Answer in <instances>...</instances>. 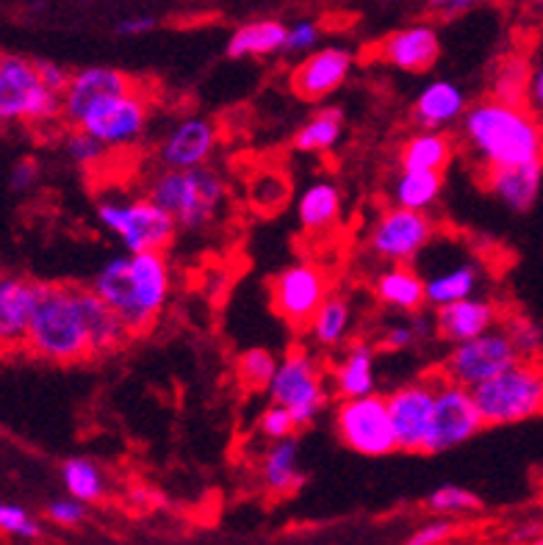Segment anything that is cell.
<instances>
[{
	"label": "cell",
	"instance_id": "1",
	"mask_svg": "<svg viewBox=\"0 0 543 545\" xmlns=\"http://www.w3.org/2000/svg\"><path fill=\"white\" fill-rule=\"evenodd\" d=\"M103 299L131 335L145 332L161 316L172 291V269L164 252H128L111 258L92 280Z\"/></svg>",
	"mask_w": 543,
	"mask_h": 545
},
{
	"label": "cell",
	"instance_id": "2",
	"mask_svg": "<svg viewBox=\"0 0 543 545\" xmlns=\"http://www.w3.org/2000/svg\"><path fill=\"white\" fill-rule=\"evenodd\" d=\"M460 119H463V139L483 169L541 161V122L524 103L491 97L466 108Z\"/></svg>",
	"mask_w": 543,
	"mask_h": 545
},
{
	"label": "cell",
	"instance_id": "3",
	"mask_svg": "<svg viewBox=\"0 0 543 545\" xmlns=\"http://www.w3.org/2000/svg\"><path fill=\"white\" fill-rule=\"evenodd\" d=\"M84 294L78 285H42L23 344L31 355L61 366L92 357Z\"/></svg>",
	"mask_w": 543,
	"mask_h": 545
},
{
	"label": "cell",
	"instance_id": "4",
	"mask_svg": "<svg viewBox=\"0 0 543 545\" xmlns=\"http://www.w3.org/2000/svg\"><path fill=\"white\" fill-rule=\"evenodd\" d=\"M225 194L222 178L208 166L164 169L147 186V200L156 202L178 230H200L208 225L222 208Z\"/></svg>",
	"mask_w": 543,
	"mask_h": 545
},
{
	"label": "cell",
	"instance_id": "5",
	"mask_svg": "<svg viewBox=\"0 0 543 545\" xmlns=\"http://www.w3.org/2000/svg\"><path fill=\"white\" fill-rule=\"evenodd\" d=\"M483 427H507L530 421L543 410V374L535 360H519L491 380L471 388Z\"/></svg>",
	"mask_w": 543,
	"mask_h": 545
},
{
	"label": "cell",
	"instance_id": "6",
	"mask_svg": "<svg viewBox=\"0 0 543 545\" xmlns=\"http://www.w3.org/2000/svg\"><path fill=\"white\" fill-rule=\"evenodd\" d=\"M61 117V95L39 81L34 61L0 56V125H45Z\"/></svg>",
	"mask_w": 543,
	"mask_h": 545
},
{
	"label": "cell",
	"instance_id": "7",
	"mask_svg": "<svg viewBox=\"0 0 543 545\" xmlns=\"http://www.w3.org/2000/svg\"><path fill=\"white\" fill-rule=\"evenodd\" d=\"M266 393L272 396V402L283 404L289 410L297 429L308 427L327 404L322 366L305 349H291L278 360L275 374L266 385Z\"/></svg>",
	"mask_w": 543,
	"mask_h": 545
},
{
	"label": "cell",
	"instance_id": "8",
	"mask_svg": "<svg viewBox=\"0 0 543 545\" xmlns=\"http://www.w3.org/2000/svg\"><path fill=\"white\" fill-rule=\"evenodd\" d=\"M97 219L128 252H164L178 233V225L147 197L103 200L97 205Z\"/></svg>",
	"mask_w": 543,
	"mask_h": 545
},
{
	"label": "cell",
	"instance_id": "9",
	"mask_svg": "<svg viewBox=\"0 0 543 545\" xmlns=\"http://www.w3.org/2000/svg\"><path fill=\"white\" fill-rule=\"evenodd\" d=\"M521 357L516 352V346L510 341L505 327L496 324L494 330L483 332L477 338L452 344V352L447 360L441 363V377L463 388H474L480 382L491 380L499 371H505L507 366L519 363Z\"/></svg>",
	"mask_w": 543,
	"mask_h": 545
},
{
	"label": "cell",
	"instance_id": "10",
	"mask_svg": "<svg viewBox=\"0 0 543 545\" xmlns=\"http://www.w3.org/2000/svg\"><path fill=\"white\" fill-rule=\"evenodd\" d=\"M480 429H483V418L471 399V388L455 385L438 374L424 454H441V451L455 449L460 443L474 438Z\"/></svg>",
	"mask_w": 543,
	"mask_h": 545
},
{
	"label": "cell",
	"instance_id": "11",
	"mask_svg": "<svg viewBox=\"0 0 543 545\" xmlns=\"http://www.w3.org/2000/svg\"><path fill=\"white\" fill-rule=\"evenodd\" d=\"M336 432L352 451L363 457H386L397 451L394 429L388 421L386 396L366 393L338 404Z\"/></svg>",
	"mask_w": 543,
	"mask_h": 545
},
{
	"label": "cell",
	"instance_id": "12",
	"mask_svg": "<svg viewBox=\"0 0 543 545\" xmlns=\"http://www.w3.org/2000/svg\"><path fill=\"white\" fill-rule=\"evenodd\" d=\"M435 222L427 211L388 208L369 233V249L388 263H413L433 244Z\"/></svg>",
	"mask_w": 543,
	"mask_h": 545
},
{
	"label": "cell",
	"instance_id": "13",
	"mask_svg": "<svg viewBox=\"0 0 543 545\" xmlns=\"http://www.w3.org/2000/svg\"><path fill=\"white\" fill-rule=\"evenodd\" d=\"M147 119H150L147 100L139 95V89H131L125 95L109 97L95 108H89L75 128L95 136L106 150H120L142 139Z\"/></svg>",
	"mask_w": 543,
	"mask_h": 545
},
{
	"label": "cell",
	"instance_id": "14",
	"mask_svg": "<svg viewBox=\"0 0 543 545\" xmlns=\"http://www.w3.org/2000/svg\"><path fill=\"white\" fill-rule=\"evenodd\" d=\"M330 294L327 274L314 263H291L272 280V308L280 319L305 330L308 321Z\"/></svg>",
	"mask_w": 543,
	"mask_h": 545
},
{
	"label": "cell",
	"instance_id": "15",
	"mask_svg": "<svg viewBox=\"0 0 543 545\" xmlns=\"http://www.w3.org/2000/svg\"><path fill=\"white\" fill-rule=\"evenodd\" d=\"M435 382H438V374L430 380L424 377V380L408 382L386 396L388 421L394 429L397 449L424 451L427 432H430V415H433Z\"/></svg>",
	"mask_w": 543,
	"mask_h": 545
},
{
	"label": "cell",
	"instance_id": "16",
	"mask_svg": "<svg viewBox=\"0 0 543 545\" xmlns=\"http://www.w3.org/2000/svg\"><path fill=\"white\" fill-rule=\"evenodd\" d=\"M136 89V83L125 72L114 67H86V70L70 75L67 89L61 92V119L70 125H78L89 108L109 100V97L125 95Z\"/></svg>",
	"mask_w": 543,
	"mask_h": 545
},
{
	"label": "cell",
	"instance_id": "17",
	"mask_svg": "<svg viewBox=\"0 0 543 545\" xmlns=\"http://www.w3.org/2000/svg\"><path fill=\"white\" fill-rule=\"evenodd\" d=\"M352 72V53L344 48H322L311 53L291 72V92L308 103H319L344 86Z\"/></svg>",
	"mask_w": 543,
	"mask_h": 545
},
{
	"label": "cell",
	"instance_id": "18",
	"mask_svg": "<svg viewBox=\"0 0 543 545\" xmlns=\"http://www.w3.org/2000/svg\"><path fill=\"white\" fill-rule=\"evenodd\" d=\"M219 133L211 119L192 117L178 122L158 144V161L164 169H194L206 166L217 150Z\"/></svg>",
	"mask_w": 543,
	"mask_h": 545
},
{
	"label": "cell",
	"instance_id": "19",
	"mask_svg": "<svg viewBox=\"0 0 543 545\" xmlns=\"http://www.w3.org/2000/svg\"><path fill=\"white\" fill-rule=\"evenodd\" d=\"M42 283L25 277H0V349L25 344V332L37 308Z\"/></svg>",
	"mask_w": 543,
	"mask_h": 545
},
{
	"label": "cell",
	"instance_id": "20",
	"mask_svg": "<svg viewBox=\"0 0 543 545\" xmlns=\"http://www.w3.org/2000/svg\"><path fill=\"white\" fill-rule=\"evenodd\" d=\"M380 59L388 61L391 67H397L402 72H427L433 67L438 56H441V42L435 34L433 25H411V28H402L388 34L380 42Z\"/></svg>",
	"mask_w": 543,
	"mask_h": 545
},
{
	"label": "cell",
	"instance_id": "21",
	"mask_svg": "<svg viewBox=\"0 0 543 545\" xmlns=\"http://www.w3.org/2000/svg\"><path fill=\"white\" fill-rule=\"evenodd\" d=\"M496 324H499V308L483 297H466L441 305L435 316V330L449 344L477 338L483 332L494 330Z\"/></svg>",
	"mask_w": 543,
	"mask_h": 545
},
{
	"label": "cell",
	"instance_id": "22",
	"mask_svg": "<svg viewBox=\"0 0 543 545\" xmlns=\"http://www.w3.org/2000/svg\"><path fill=\"white\" fill-rule=\"evenodd\" d=\"M543 166L541 161L519 166H502V169H485V183L494 191L499 200L505 202L513 211H530L532 205L541 197Z\"/></svg>",
	"mask_w": 543,
	"mask_h": 545
},
{
	"label": "cell",
	"instance_id": "23",
	"mask_svg": "<svg viewBox=\"0 0 543 545\" xmlns=\"http://www.w3.org/2000/svg\"><path fill=\"white\" fill-rule=\"evenodd\" d=\"M463 111H466V95L458 83L433 81L427 83L416 97L413 119L422 125L424 131H441L452 122H458Z\"/></svg>",
	"mask_w": 543,
	"mask_h": 545
},
{
	"label": "cell",
	"instance_id": "24",
	"mask_svg": "<svg viewBox=\"0 0 543 545\" xmlns=\"http://www.w3.org/2000/svg\"><path fill=\"white\" fill-rule=\"evenodd\" d=\"M375 297L399 313H419L424 302V280L411 263H391L386 272L377 274Z\"/></svg>",
	"mask_w": 543,
	"mask_h": 545
},
{
	"label": "cell",
	"instance_id": "25",
	"mask_svg": "<svg viewBox=\"0 0 543 545\" xmlns=\"http://www.w3.org/2000/svg\"><path fill=\"white\" fill-rule=\"evenodd\" d=\"M480 277H483V269H480V263L471 261V258L469 261H455L452 266H444V269H435L430 277H422L424 302L433 305V308H441V305H449V302L474 297Z\"/></svg>",
	"mask_w": 543,
	"mask_h": 545
},
{
	"label": "cell",
	"instance_id": "26",
	"mask_svg": "<svg viewBox=\"0 0 543 545\" xmlns=\"http://www.w3.org/2000/svg\"><path fill=\"white\" fill-rule=\"evenodd\" d=\"M377 374H375V349L369 344H352L344 357L333 368V391L341 399H355L375 393Z\"/></svg>",
	"mask_w": 543,
	"mask_h": 545
},
{
	"label": "cell",
	"instance_id": "27",
	"mask_svg": "<svg viewBox=\"0 0 543 545\" xmlns=\"http://www.w3.org/2000/svg\"><path fill=\"white\" fill-rule=\"evenodd\" d=\"M341 208H344L341 189L330 180H316L314 186H308L297 200V216L308 233L330 230L341 219Z\"/></svg>",
	"mask_w": 543,
	"mask_h": 545
},
{
	"label": "cell",
	"instance_id": "28",
	"mask_svg": "<svg viewBox=\"0 0 543 545\" xmlns=\"http://www.w3.org/2000/svg\"><path fill=\"white\" fill-rule=\"evenodd\" d=\"M86 308V330H89V349L92 355H106L114 352L117 346L125 344V338H131L128 327L122 324V319L114 310L97 297L92 288H86L84 294Z\"/></svg>",
	"mask_w": 543,
	"mask_h": 545
},
{
	"label": "cell",
	"instance_id": "29",
	"mask_svg": "<svg viewBox=\"0 0 543 545\" xmlns=\"http://www.w3.org/2000/svg\"><path fill=\"white\" fill-rule=\"evenodd\" d=\"M261 479L272 493H291L302 485L297 440H272V446L264 454V463H261Z\"/></svg>",
	"mask_w": 543,
	"mask_h": 545
},
{
	"label": "cell",
	"instance_id": "30",
	"mask_svg": "<svg viewBox=\"0 0 543 545\" xmlns=\"http://www.w3.org/2000/svg\"><path fill=\"white\" fill-rule=\"evenodd\" d=\"M455 153L452 136L441 131H419L402 144L399 150V166L402 169H430V172H444Z\"/></svg>",
	"mask_w": 543,
	"mask_h": 545
},
{
	"label": "cell",
	"instance_id": "31",
	"mask_svg": "<svg viewBox=\"0 0 543 545\" xmlns=\"http://www.w3.org/2000/svg\"><path fill=\"white\" fill-rule=\"evenodd\" d=\"M286 42V25L278 20H255L230 36L228 56L230 59H250V56H272L280 53Z\"/></svg>",
	"mask_w": 543,
	"mask_h": 545
},
{
	"label": "cell",
	"instance_id": "32",
	"mask_svg": "<svg viewBox=\"0 0 543 545\" xmlns=\"http://www.w3.org/2000/svg\"><path fill=\"white\" fill-rule=\"evenodd\" d=\"M444 189V175L430 169H402L394 183V205L408 211H430Z\"/></svg>",
	"mask_w": 543,
	"mask_h": 545
},
{
	"label": "cell",
	"instance_id": "33",
	"mask_svg": "<svg viewBox=\"0 0 543 545\" xmlns=\"http://www.w3.org/2000/svg\"><path fill=\"white\" fill-rule=\"evenodd\" d=\"M352 324V308L350 302L338 294H327L322 299V305L316 308V313L308 321V330L316 344L325 346V349H336L344 344L347 332Z\"/></svg>",
	"mask_w": 543,
	"mask_h": 545
},
{
	"label": "cell",
	"instance_id": "34",
	"mask_svg": "<svg viewBox=\"0 0 543 545\" xmlns=\"http://www.w3.org/2000/svg\"><path fill=\"white\" fill-rule=\"evenodd\" d=\"M341 131H344V114L338 108L316 111L314 117L308 119L294 136V150H300V153H325L330 147H336Z\"/></svg>",
	"mask_w": 543,
	"mask_h": 545
},
{
	"label": "cell",
	"instance_id": "35",
	"mask_svg": "<svg viewBox=\"0 0 543 545\" xmlns=\"http://www.w3.org/2000/svg\"><path fill=\"white\" fill-rule=\"evenodd\" d=\"M61 479H64V487L67 493L84 504H92V501H100L103 493H106V476L100 471V465H95L86 457H73L67 460L64 468H61Z\"/></svg>",
	"mask_w": 543,
	"mask_h": 545
},
{
	"label": "cell",
	"instance_id": "36",
	"mask_svg": "<svg viewBox=\"0 0 543 545\" xmlns=\"http://www.w3.org/2000/svg\"><path fill=\"white\" fill-rule=\"evenodd\" d=\"M275 366H278V357L272 355L269 349H247L236 360V374H239V382H242L247 391H266V385L275 374Z\"/></svg>",
	"mask_w": 543,
	"mask_h": 545
},
{
	"label": "cell",
	"instance_id": "37",
	"mask_svg": "<svg viewBox=\"0 0 543 545\" xmlns=\"http://www.w3.org/2000/svg\"><path fill=\"white\" fill-rule=\"evenodd\" d=\"M430 510L441 512V515H458V512H474L480 510V498L474 496L471 490L458 485H444L438 487L435 493L427 498Z\"/></svg>",
	"mask_w": 543,
	"mask_h": 545
},
{
	"label": "cell",
	"instance_id": "38",
	"mask_svg": "<svg viewBox=\"0 0 543 545\" xmlns=\"http://www.w3.org/2000/svg\"><path fill=\"white\" fill-rule=\"evenodd\" d=\"M253 205L258 211H280L283 202L289 197V183L286 178H280L278 172H264L253 180Z\"/></svg>",
	"mask_w": 543,
	"mask_h": 545
},
{
	"label": "cell",
	"instance_id": "39",
	"mask_svg": "<svg viewBox=\"0 0 543 545\" xmlns=\"http://www.w3.org/2000/svg\"><path fill=\"white\" fill-rule=\"evenodd\" d=\"M505 330L521 360H535L538 357V352H541V330H538V324L524 319H510L505 324Z\"/></svg>",
	"mask_w": 543,
	"mask_h": 545
},
{
	"label": "cell",
	"instance_id": "40",
	"mask_svg": "<svg viewBox=\"0 0 543 545\" xmlns=\"http://www.w3.org/2000/svg\"><path fill=\"white\" fill-rule=\"evenodd\" d=\"M258 432L264 435L266 440H283L291 438L294 432H297V424H294V418L291 413L283 407V404H269L261 418H258Z\"/></svg>",
	"mask_w": 543,
	"mask_h": 545
},
{
	"label": "cell",
	"instance_id": "41",
	"mask_svg": "<svg viewBox=\"0 0 543 545\" xmlns=\"http://www.w3.org/2000/svg\"><path fill=\"white\" fill-rule=\"evenodd\" d=\"M64 150H67V155L73 158L75 164H81V166H95L103 155L109 153L103 144L97 142L95 136H89V133L81 131V128H75V131L67 136Z\"/></svg>",
	"mask_w": 543,
	"mask_h": 545
},
{
	"label": "cell",
	"instance_id": "42",
	"mask_svg": "<svg viewBox=\"0 0 543 545\" xmlns=\"http://www.w3.org/2000/svg\"><path fill=\"white\" fill-rule=\"evenodd\" d=\"M0 532L34 540L39 537V523L17 504H0Z\"/></svg>",
	"mask_w": 543,
	"mask_h": 545
},
{
	"label": "cell",
	"instance_id": "43",
	"mask_svg": "<svg viewBox=\"0 0 543 545\" xmlns=\"http://www.w3.org/2000/svg\"><path fill=\"white\" fill-rule=\"evenodd\" d=\"M319 42V25L311 23V20H300L291 28H286V42H283V50L286 53H305L311 50Z\"/></svg>",
	"mask_w": 543,
	"mask_h": 545
},
{
	"label": "cell",
	"instance_id": "44",
	"mask_svg": "<svg viewBox=\"0 0 543 545\" xmlns=\"http://www.w3.org/2000/svg\"><path fill=\"white\" fill-rule=\"evenodd\" d=\"M48 515H50V521L59 523V526H75V523L84 521L86 504L73 496L56 498V501L48 507Z\"/></svg>",
	"mask_w": 543,
	"mask_h": 545
},
{
	"label": "cell",
	"instance_id": "45",
	"mask_svg": "<svg viewBox=\"0 0 543 545\" xmlns=\"http://www.w3.org/2000/svg\"><path fill=\"white\" fill-rule=\"evenodd\" d=\"M422 335V324L419 321H402V324H394L388 327L386 335H383V346L386 349H405V346H413Z\"/></svg>",
	"mask_w": 543,
	"mask_h": 545
},
{
	"label": "cell",
	"instance_id": "46",
	"mask_svg": "<svg viewBox=\"0 0 543 545\" xmlns=\"http://www.w3.org/2000/svg\"><path fill=\"white\" fill-rule=\"evenodd\" d=\"M34 67H37L39 72V81L45 83L50 92H56V95H61V92L67 89L70 75H73V72H67L61 64H56V61H34Z\"/></svg>",
	"mask_w": 543,
	"mask_h": 545
},
{
	"label": "cell",
	"instance_id": "47",
	"mask_svg": "<svg viewBox=\"0 0 543 545\" xmlns=\"http://www.w3.org/2000/svg\"><path fill=\"white\" fill-rule=\"evenodd\" d=\"M39 183V164L34 158H20L17 164L12 166V189L25 194L31 191Z\"/></svg>",
	"mask_w": 543,
	"mask_h": 545
},
{
	"label": "cell",
	"instance_id": "48",
	"mask_svg": "<svg viewBox=\"0 0 543 545\" xmlns=\"http://www.w3.org/2000/svg\"><path fill=\"white\" fill-rule=\"evenodd\" d=\"M452 537V523L449 521H433L422 526L419 532H413V537L405 545H441L444 540Z\"/></svg>",
	"mask_w": 543,
	"mask_h": 545
},
{
	"label": "cell",
	"instance_id": "49",
	"mask_svg": "<svg viewBox=\"0 0 543 545\" xmlns=\"http://www.w3.org/2000/svg\"><path fill=\"white\" fill-rule=\"evenodd\" d=\"M477 3H480V0H430V9L441 14V17L452 20V17H458V14L469 12L471 6H477Z\"/></svg>",
	"mask_w": 543,
	"mask_h": 545
},
{
	"label": "cell",
	"instance_id": "50",
	"mask_svg": "<svg viewBox=\"0 0 543 545\" xmlns=\"http://www.w3.org/2000/svg\"><path fill=\"white\" fill-rule=\"evenodd\" d=\"M156 28V17H131V20H122L117 25V34L120 36H139L147 34V31H153Z\"/></svg>",
	"mask_w": 543,
	"mask_h": 545
},
{
	"label": "cell",
	"instance_id": "51",
	"mask_svg": "<svg viewBox=\"0 0 543 545\" xmlns=\"http://www.w3.org/2000/svg\"><path fill=\"white\" fill-rule=\"evenodd\" d=\"M524 95L530 97V106L532 111H538L543 106V72L541 67L538 70H530V78H527V92Z\"/></svg>",
	"mask_w": 543,
	"mask_h": 545
},
{
	"label": "cell",
	"instance_id": "52",
	"mask_svg": "<svg viewBox=\"0 0 543 545\" xmlns=\"http://www.w3.org/2000/svg\"><path fill=\"white\" fill-rule=\"evenodd\" d=\"M535 545H541V540H538V543H535Z\"/></svg>",
	"mask_w": 543,
	"mask_h": 545
},
{
	"label": "cell",
	"instance_id": "53",
	"mask_svg": "<svg viewBox=\"0 0 543 545\" xmlns=\"http://www.w3.org/2000/svg\"><path fill=\"white\" fill-rule=\"evenodd\" d=\"M538 3H541V0H538Z\"/></svg>",
	"mask_w": 543,
	"mask_h": 545
}]
</instances>
